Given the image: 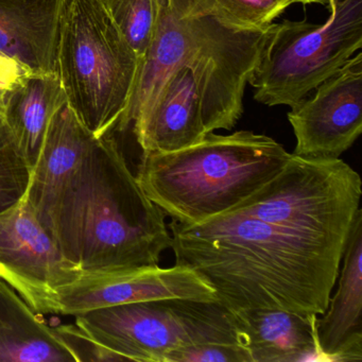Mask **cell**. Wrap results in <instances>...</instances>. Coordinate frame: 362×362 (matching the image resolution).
<instances>
[{"label": "cell", "mask_w": 362, "mask_h": 362, "mask_svg": "<svg viewBox=\"0 0 362 362\" xmlns=\"http://www.w3.org/2000/svg\"><path fill=\"white\" fill-rule=\"evenodd\" d=\"M361 198V177L344 160L291 153L232 211L196 224L171 220L175 264L194 269L230 311L323 315Z\"/></svg>", "instance_id": "6da1fadb"}, {"label": "cell", "mask_w": 362, "mask_h": 362, "mask_svg": "<svg viewBox=\"0 0 362 362\" xmlns=\"http://www.w3.org/2000/svg\"><path fill=\"white\" fill-rule=\"evenodd\" d=\"M33 207L80 271L156 266L173 245L166 215L109 134L96 137L77 168Z\"/></svg>", "instance_id": "7a4b0ae2"}, {"label": "cell", "mask_w": 362, "mask_h": 362, "mask_svg": "<svg viewBox=\"0 0 362 362\" xmlns=\"http://www.w3.org/2000/svg\"><path fill=\"white\" fill-rule=\"evenodd\" d=\"M153 37L141 60L130 105L117 129L139 124L169 76L188 66L202 92L209 133L232 130L243 113V95L274 24L243 28L213 0H158Z\"/></svg>", "instance_id": "3957f363"}, {"label": "cell", "mask_w": 362, "mask_h": 362, "mask_svg": "<svg viewBox=\"0 0 362 362\" xmlns=\"http://www.w3.org/2000/svg\"><path fill=\"white\" fill-rule=\"evenodd\" d=\"M290 156L267 135L211 132L184 149L141 154L136 177L166 217L196 224L238 206L281 173Z\"/></svg>", "instance_id": "277c9868"}, {"label": "cell", "mask_w": 362, "mask_h": 362, "mask_svg": "<svg viewBox=\"0 0 362 362\" xmlns=\"http://www.w3.org/2000/svg\"><path fill=\"white\" fill-rule=\"evenodd\" d=\"M139 65L101 0H66L57 74L69 107L95 136L117 128L130 105Z\"/></svg>", "instance_id": "5b68a950"}, {"label": "cell", "mask_w": 362, "mask_h": 362, "mask_svg": "<svg viewBox=\"0 0 362 362\" xmlns=\"http://www.w3.org/2000/svg\"><path fill=\"white\" fill-rule=\"evenodd\" d=\"M323 25L274 24L249 79L254 98L268 107H292L340 71L362 47V0L328 3Z\"/></svg>", "instance_id": "8992f818"}, {"label": "cell", "mask_w": 362, "mask_h": 362, "mask_svg": "<svg viewBox=\"0 0 362 362\" xmlns=\"http://www.w3.org/2000/svg\"><path fill=\"white\" fill-rule=\"evenodd\" d=\"M75 317L80 328L127 361L168 362L175 351L206 342L240 344L233 311L218 300H146Z\"/></svg>", "instance_id": "52a82bcc"}, {"label": "cell", "mask_w": 362, "mask_h": 362, "mask_svg": "<svg viewBox=\"0 0 362 362\" xmlns=\"http://www.w3.org/2000/svg\"><path fill=\"white\" fill-rule=\"evenodd\" d=\"M80 273L63 255L26 196L0 213V279L35 313H54L57 290Z\"/></svg>", "instance_id": "ba28073f"}, {"label": "cell", "mask_w": 362, "mask_h": 362, "mask_svg": "<svg viewBox=\"0 0 362 362\" xmlns=\"http://www.w3.org/2000/svg\"><path fill=\"white\" fill-rule=\"evenodd\" d=\"M218 300L215 290L189 267L156 266L105 271H81L57 290L54 313L77 315L129 303L169 300Z\"/></svg>", "instance_id": "9c48e42d"}, {"label": "cell", "mask_w": 362, "mask_h": 362, "mask_svg": "<svg viewBox=\"0 0 362 362\" xmlns=\"http://www.w3.org/2000/svg\"><path fill=\"white\" fill-rule=\"evenodd\" d=\"M315 90L313 97H305L288 113L296 139L293 154L334 160L362 132L361 52Z\"/></svg>", "instance_id": "30bf717a"}, {"label": "cell", "mask_w": 362, "mask_h": 362, "mask_svg": "<svg viewBox=\"0 0 362 362\" xmlns=\"http://www.w3.org/2000/svg\"><path fill=\"white\" fill-rule=\"evenodd\" d=\"M133 132L143 153L177 151L209 134L200 84L190 67H180L169 76Z\"/></svg>", "instance_id": "8fae6325"}, {"label": "cell", "mask_w": 362, "mask_h": 362, "mask_svg": "<svg viewBox=\"0 0 362 362\" xmlns=\"http://www.w3.org/2000/svg\"><path fill=\"white\" fill-rule=\"evenodd\" d=\"M338 289L317 319L322 361L362 360V211H358L343 254Z\"/></svg>", "instance_id": "7c38bea8"}, {"label": "cell", "mask_w": 362, "mask_h": 362, "mask_svg": "<svg viewBox=\"0 0 362 362\" xmlns=\"http://www.w3.org/2000/svg\"><path fill=\"white\" fill-rule=\"evenodd\" d=\"M66 0H0V52L31 74H57Z\"/></svg>", "instance_id": "4fadbf2b"}, {"label": "cell", "mask_w": 362, "mask_h": 362, "mask_svg": "<svg viewBox=\"0 0 362 362\" xmlns=\"http://www.w3.org/2000/svg\"><path fill=\"white\" fill-rule=\"evenodd\" d=\"M239 342L251 362L321 360L317 315L277 309L233 311Z\"/></svg>", "instance_id": "5bb4252c"}, {"label": "cell", "mask_w": 362, "mask_h": 362, "mask_svg": "<svg viewBox=\"0 0 362 362\" xmlns=\"http://www.w3.org/2000/svg\"><path fill=\"white\" fill-rule=\"evenodd\" d=\"M67 103L58 74H29L4 96L3 118L33 169L52 118Z\"/></svg>", "instance_id": "9a60e30c"}, {"label": "cell", "mask_w": 362, "mask_h": 362, "mask_svg": "<svg viewBox=\"0 0 362 362\" xmlns=\"http://www.w3.org/2000/svg\"><path fill=\"white\" fill-rule=\"evenodd\" d=\"M0 362H76L54 327L1 279Z\"/></svg>", "instance_id": "2e32d148"}, {"label": "cell", "mask_w": 362, "mask_h": 362, "mask_svg": "<svg viewBox=\"0 0 362 362\" xmlns=\"http://www.w3.org/2000/svg\"><path fill=\"white\" fill-rule=\"evenodd\" d=\"M96 137L78 119L69 103L59 107L31 173L26 198L33 206L49 196L77 168Z\"/></svg>", "instance_id": "e0dca14e"}, {"label": "cell", "mask_w": 362, "mask_h": 362, "mask_svg": "<svg viewBox=\"0 0 362 362\" xmlns=\"http://www.w3.org/2000/svg\"><path fill=\"white\" fill-rule=\"evenodd\" d=\"M120 33L143 59L158 21V0H101Z\"/></svg>", "instance_id": "ac0fdd59"}, {"label": "cell", "mask_w": 362, "mask_h": 362, "mask_svg": "<svg viewBox=\"0 0 362 362\" xmlns=\"http://www.w3.org/2000/svg\"><path fill=\"white\" fill-rule=\"evenodd\" d=\"M31 173L33 168L0 116V213L26 196Z\"/></svg>", "instance_id": "d6986e66"}, {"label": "cell", "mask_w": 362, "mask_h": 362, "mask_svg": "<svg viewBox=\"0 0 362 362\" xmlns=\"http://www.w3.org/2000/svg\"><path fill=\"white\" fill-rule=\"evenodd\" d=\"M234 24L247 29H264L273 24L290 6L305 0H213Z\"/></svg>", "instance_id": "ffe728a7"}, {"label": "cell", "mask_w": 362, "mask_h": 362, "mask_svg": "<svg viewBox=\"0 0 362 362\" xmlns=\"http://www.w3.org/2000/svg\"><path fill=\"white\" fill-rule=\"evenodd\" d=\"M54 330L73 354L76 362L127 361L126 358L95 340L77 324H62Z\"/></svg>", "instance_id": "44dd1931"}, {"label": "cell", "mask_w": 362, "mask_h": 362, "mask_svg": "<svg viewBox=\"0 0 362 362\" xmlns=\"http://www.w3.org/2000/svg\"><path fill=\"white\" fill-rule=\"evenodd\" d=\"M168 362H251L238 343L206 342L175 351Z\"/></svg>", "instance_id": "7402d4cb"}, {"label": "cell", "mask_w": 362, "mask_h": 362, "mask_svg": "<svg viewBox=\"0 0 362 362\" xmlns=\"http://www.w3.org/2000/svg\"><path fill=\"white\" fill-rule=\"evenodd\" d=\"M31 74L20 63L0 52V82L10 88L12 84L20 81L25 76Z\"/></svg>", "instance_id": "603a6c76"}, {"label": "cell", "mask_w": 362, "mask_h": 362, "mask_svg": "<svg viewBox=\"0 0 362 362\" xmlns=\"http://www.w3.org/2000/svg\"><path fill=\"white\" fill-rule=\"evenodd\" d=\"M7 86L5 84L0 82V103H4V96H5L6 90H7Z\"/></svg>", "instance_id": "cb8c5ba5"}, {"label": "cell", "mask_w": 362, "mask_h": 362, "mask_svg": "<svg viewBox=\"0 0 362 362\" xmlns=\"http://www.w3.org/2000/svg\"><path fill=\"white\" fill-rule=\"evenodd\" d=\"M305 3L306 5H309V4H327V0H305Z\"/></svg>", "instance_id": "d4e9b609"}, {"label": "cell", "mask_w": 362, "mask_h": 362, "mask_svg": "<svg viewBox=\"0 0 362 362\" xmlns=\"http://www.w3.org/2000/svg\"><path fill=\"white\" fill-rule=\"evenodd\" d=\"M3 112H4V103H0V116L3 117Z\"/></svg>", "instance_id": "484cf974"}, {"label": "cell", "mask_w": 362, "mask_h": 362, "mask_svg": "<svg viewBox=\"0 0 362 362\" xmlns=\"http://www.w3.org/2000/svg\"><path fill=\"white\" fill-rule=\"evenodd\" d=\"M330 1H337V0H327V4L330 3Z\"/></svg>", "instance_id": "4316f807"}]
</instances>
